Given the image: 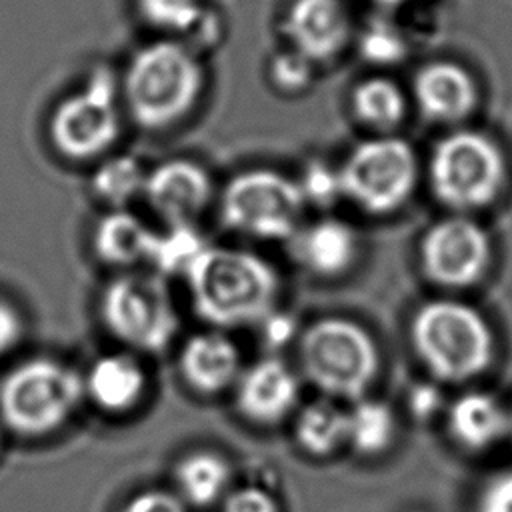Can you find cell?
Returning a JSON list of instances; mask_svg holds the SVG:
<instances>
[{
  "instance_id": "obj_15",
  "label": "cell",
  "mask_w": 512,
  "mask_h": 512,
  "mask_svg": "<svg viewBox=\"0 0 512 512\" xmlns=\"http://www.w3.org/2000/svg\"><path fill=\"white\" fill-rule=\"evenodd\" d=\"M182 380L200 394H218L236 384L240 352L236 344L216 330L192 334L178 356Z\"/></svg>"
},
{
  "instance_id": "obj_24",
  "label": "cell",
  "mask_w": 512,
  "mask_h": 512,
  "mask_svg": "<svg viewBox=\"0 0 512 512\" xmlns=\"http://www.w3.org/2000/svg\"><path fill=\"white\" fill-rule=\"evenodd\" d=\"M348 412L346 444L362 456H376L384 452L396 434L394 412L380 400L358 398Z\"/></svg>"
},
{
  "instance_id": "obj_8",
  "label": "cell",
  "mask_w": 512,
  "mask_h": 512,
  "mask_svg": "<svg viewBox=\"0 0 512 512\" xmlns=\"http://www.w3.org/2000/svg\"><path fill=\"white\" fill-rule=\"evenodd\" d=\"M120 84L108 66H98L80 90L64 96L48 122L54 148L70 160H90L120 136Z\"/></svg>"
},
{
  "instance_id": "obj_17",
  "label": "cell",
  "mask_w": 512,
  "mask_h": 512,
  "mask_svg": "<svg viewBox=\"0 0 512 512\" xmlns=\"http://www.w3.org/2000/svg\"><path fill=\"white\" fill-rule=\"evenodd\" d=\"M146 390V372L136 356L112 352L96 358L84 378V394L104 412L134 408Z\"/></svg>"
},
{
  "instance_id": "obj_23",
  "label": "cell",
  "mask_w": 512,
  "mask_h": 512,
  "mask_svg": "<svg viewBox=\"0 0 512 512\" xmlns=\"http://www.w3.org/2000/svg\"><path fill=\"white\" fill-rule=\"evenodd\" d=\"M352 110L362 124L386 132L402 122L406 98L394 80L372 76L352 90Z\"/></svg>"
},
{
  "instance_id": "obj_38",
  "label": "cell",
  "mask_w": 512,
  "mask_h": 512,
  "mask_svg": "<svg viewBox=\"0 0 512 512\" xmlns=\"http://www.w3.org/2000/svg\"><path fill=\"white\" fill-rule=\"evenodd\" d=\"M508 432L512 434V414H510V428H508Z\"/></svg>"
},
{
  "instance_id": "obj_29",
  "label": "cell",
  "mask_w": 512,
  "mask_h": 512,
  "mask_svg": "<svg viewBox=\"0 0 512 512\" xmlns=\"http://www.w3.org/2000/svg\"><path fill=\"white\" fill-rule=\"evenodd\" d=\"M360 54L372 64H394L406 54L404 38L382 20L370 22L358 40Z\"/></svg>"
},
{
  "instance_id": "obj_10",
  "label": "cell",
  "mask_w": 512,
  "mask_h": 512,
  "mask_svg": "<svg viewBox=\"0 0 512 512\" xmlns=\"http://www.w3.org/2000/svg\"><path fill=\"white\" fill-rule=\"evenodd\" d=\"M430 180L440 202L456 210L480 208L504 184L502 152L480 132H454L436 144Z\"/></svg>"
},
{
  "instance_id": "obj_26",
  "label": "cell",
  "mask_w": 512,
  "mask_h": 512,
  "mask_svg": "<svg viewBox=\"0 0 512 512\" xmlns=\"http://www.w3.org/2000/svg\"><path fill=\"white\" fill-rule=\"evenodd\" d=\"M206 248L194 224H172L152 238L148 262L162 274H184L196 256Z\"/></svg>"
},
{
  "instance_id": "obj_20",
  "label": "cell",
  "mask_w": 512,
  "mask_h": 512,
  "mask_svg": "<svg viewBox=\"0 0 512 512\" xmlns=\"http://www.w3.org/2000/svg\"><path fill=\"white\" fill-rule=\"evenodd\" d=\"M154 232L132 212L114 208L104 214L92 234L96 256L110 266H130L148 260Z\"/></svg>"
},
{
  "instance_id": "obj_3",
  "label": "cell",
  "mask_w": 512,
  "mask_h": 512,
  "mask_svg": "<svg viewBox=\"0 0 512 512\" xmlns=\"http://www.w3.org/2000/svg\"><path fill=\"white\" fill-rule=\"evenodd\" d=\"M84 378L54 358H30L0 382V418L20 436L58 430L84 398Z\"/></svg>"
},
{
  "instance_id": "obj_13",
  "label": "cell",
  "mask_w": 512,
  "mask_h": 512,
  "mask_svg": "<svg viewBox=\"0 0 512 512\" xmlns=\"http://www.w3.org/2000/svg\"><path fill=\"white\" fill-rule=\"evenodd\" d=\"M284 30L296 52L314 64L336 58L352 40V18L344 0H292Z\"/></svg>"
},
{
  "instance_id": "obj_2",
  "label": "cell",
  "mask_w": 512,
  "mask_h": 512,
  "mask_svg": "<svg viewBox=\"0 0 512 512\" xmlns=\"http://www.w3.org/2000/svg\"><path fill=\"white\" fill-rule=\"evenodd\" d=\"M206 84L200 54L184 40L158 38L130 58L120 96L130 118L144 130H164L186 118Z\"/></svg>"
},
{
  "instance_id": "obj_34",
  "label": "cell",
  "mask_w": 512,
  "mask_h": 512,
  "mask_svg": "<svg viewBox=\"0 0 512 512\" xmlns=\"http://www.w3.org/2000/svg\"><path fill=\"white\" fill-rule=\"evenodd\" d=\"M480 512H512V474L488 484L480 500Z\"/></svg>"
},
{
  "instance_id": "obj_28",
  "label": "cell",
  "mask_w": 512,
  "mask_h": 512,
  "mask_svg": "<svg viewBox=\"0 0 512 512\" xmlns=\"http://www.w3.org/2000/svg\"><path fill=\"white\" fill-rule=\"evenodd\" d=\"M296 182L304 202L316 208H330L344 198L338 168H330L324 162L306 164L300 180Z\"/></svg>"
},
{
  "instance_id": "obj_19",
  "label": "cell",
  "mask_w": 512,
  "mask_h": 512,
  "mask_svg": "<svg viewBox=\"0 0 512 512\" xmlns=\"http://www.w3.org/2000/svg\"><path fill=\"white\" fill-rule=\"evenodd\" d=\"M448 428L464 448L484 450L508 434L510 414L494 396L470 392L450 406Z\"/></svg>"
},
{
  "instance_id": "obj_36",
  "label": "cell",
  "mask_w": 512,
  "mask_h": 512,
  "mask_svg": "<svg viewBox=\"0 0 512 512\" xmlns=\"http://www.w3.org/2000/svg\"><path fill=\"white\" fill-rule=\"evenodd\" d=\"M440 402L442 398L438 390L432 386H416L410 394V408L420 418H426L432 412H436L440 408Z\"/></svg>"
},
{
  "instance_id": "obj_12",
  "label": "cell",
  "mask_w": 512,
  "mask_h": 512,
  "mask_svg": "<svg viewBox=\"0 0 512 512\" xmlns=\"http://www.w3.org/2000/svg\"><path fill=\"white\" fill-rule=\"evenodd\" d=\"M142 194L168 226L194 224L210 204L214 184L200 164L178 158L148 172Z\"/></svg>"
},
{
  "instance_id": "obj_7",
  "label": "cell",
  "mask_w": 512,
  "mask_h": 512,
  "mask_svg": "<svg viewBox=\"0 0 512 512\" xmlns=\"http://www.w3.org/2000/svg\"><path fill=\"white\" fill-rule=\"evenodd\" d=\"M104 328L122 344L142 350H164L176 330L178 314L168 286L160 276L120 274L100 296Z\"/></svg>"
},
{
  "instance_id": "obj_32",
  "label": "cell",
  "mask_w": 512,
  "mask_h": 512,
  "mask_svg": "<svg viewBox=\"0 0 512 512\" xmlns=\"http://www.w3.org/2000/svg\"><path fill=\"white\" fill-rule=\"evenodd\" d=\"M120 512H186L182 500L166 490H144L130 498Z\"/></svg>"
},
{
  "instance_id": "obj_16",
  "label": "cell",
  "mask_w": 512,
  "mask_h": 512,
  "mask_svg": "<svg viewBox=\"0 0 512 512\" xmlns=\"http://www.w3.org/2000/svg\"><path fill=\"white\" fill-rule=\"evenodd\" d=\"M414 98L422 114L452 122L464 118L476 104V84L458 64L432 62L414 78Z\"/></svg>"
},
{
  "instance_id": "obj_33",
  "label": "cell",
  "mask_w": 512,
  "mask_h": 512,
  "mask_svg": "<svg viewBox=\"0 0 512 512\" xmlns=\"http://www.w3.org/2000/svg\"><path fill=\"white\" fill-rule=\"evenodd\" d=\"M262 338L270 348H282L296 336V322L278 310H272L260 324Z\"/></svg>"
},
{
  "instance_id": "obj_37",
  "label": "cell",
  "mask_w": 512,
  "mask_h": 512,
  "mask_svg": "<svg viewBox=\"0 0 512 512\" xmlns=\"http://www.w3.org/2000/svg\"><path fill=\"white\" fill-rule=\"evenodd\" d=\"M374 2L380 4V6H398V4H404L408 0H374Z\"/></svg>"
},
{
  "instance_id": "obj_25",
  "label": "cell",
  "mask_w": 512,
  "mask_h": 512,
  "mask_svg": "<svg viewBox=\"0 0 512 512\" xmlns=\"http://www.w3.org/2000/svg\"><path fill=\"white\" fill-rule=\"evenodd\" d=\"M146 172L142 164L128 154L104 160L92 174L94 194L114 208H122L136 194L144 192Z\"/></svg>"
},
{
  "instance_id": "obj_22",
  "label": "cell",
  "mask_w": 512,
  "mask_h": 512,
  "mask_svg": "<svg viewBox=\"0 0 512 512\" xmlns=\"http://www.w3.org/2000/svg\"><path fill=\"white\" fill-rule=\"evenodd\" d=\"M180 496L192 506H210L222 498L230 482L228 462L208 450L184 456L174 472Z\"/></svg>"
},
{
  "instance_id": "obj_5",
  "label": "cell",
  "mask_w": 512,
  "mask_h": 512,
  "mask_svg": "<svg viewBox=\"0 0 512 512\" xmlns=\"http://www.w3.org/2000/svg\"><path fill=\"white\" fill-rule=\"evenodd\" d=\"M412 344L422 362L444 380H466L482 372L492 356L486 320L456 300H432L412 318Z\"/></svg>"
},
{
  "instance_id": "obj_11",
  "label": "cell",
  "mask_w": 512,
  "mask_h": 512,
  "mask_svg": "<svg viewBox=\"0 0 512 512\" xmlns=\"http://www.w3.org/2000/svg\"><path fill=\"white\" fill-rule=\"evenodd\" d=\"M422 268L442 286H468L476 282L490 260L486 232L468 218H446L434 224L422 240Z\"/></svg>"
},
{
  "instance_id": "obj_35",
  "label": "cell",
  "mask_w": 512,
  "mask_h": 512,
  "mask_svg": "<svg viewBox=\"0 0 512 512\" xmlns=\"http://www.w3.org/2000/svg\"><path fill=\"white\" fill-rule=\"evenodd\" d=\"M22 336V318L6 302L0 300V356L12 350Z\"/></svg>"
},
{
  "instance_id": "obj_1",
  "label": "cell",
  "mask_w": 512,
  "mask_h": 512,
  "mask_svg": "<svg viewBox=\"0 0 512 512\" xmlns=\"http://www.w3.org/2000/svg\"><path fill=\"white\" fill-rule=\"evenodd\" d=\"M184 276L196 316L210 326H252L276 310L280 278L258 254L206 246Z\"/></svg>"
},
{
  "instance_id": "obj_6",
  "label": "cell",
  "mask_w": 512,
  "mask_h": 512,
  "mask_svg": "<svg viewBox=\"0 0 512 512\" xmlns=\"http://www.w3.org/2000/svg\"><path fill=\"white\" fill-rule=\"evenodd\" d=\"M298 182L268 168L230 178L220 194V220L238 234L260 240L294 238L304 212Z\"/></svg>"
},
{
  "instance_id": "obj_27",
  "label": "cell",
  "mask_w": 512,
  "mask_h": 512,
  "mask_svg": "<svg viewBox=\"0 0 512 512\" xmlns=\"http://www.w3.org/2000/svg\"><path fill=\"white\" fill-rule=\"evenodd\" d=\"M136 8L146 24L184 40L210 10L204 0H136Z\"/></svg>"
},
{
  "instance_id": "obj_21",
  "label": "cell",
  "mask_w": 512,
  "mask_h": 512,
  "mask_svg": "<svg viewBox=\"0 0 512 512\" xmlns=\"http://www.w3.org/2000/svg\"><path fill=\"white\" fill-rule=\"evenodd\" d=\"M348 412L328 398L306 404L296 418L294 436L312 456H330L346 444Z\"/></svg>"
},
{
  "instance_id": "obj_30",
  "label": "cell",
  "mask_w": 512,
  "mask_h": 512,
  "mask_svg": "<svg viewBox=\"0 0 512 512\" xmlns=\"http://www.w3.org/2000/svg\"><path fill=\"white\" fill-rule=\"evenodd\" d=\"M314 62L296 52L294 48L278 52L270 62V80L272 84L286 92L296 94L306 90L314 80Z\"/></svg>"
},
{
  "instance_id": "obj_18",
  "label": "cell",
  "mask_w": 512,
  "mask_h": 512,
  "mask_svg": "<svg viewBox=\"0 0 512 512\" xmlns=\"http://www.w3.org/2000/svg\"><path fill=\"white\" fill-rule=\"evenodd\" d=\"M296 238V258L304 268L322 278L344 274L358 254V238L350 224L322 218L306 226Z\"/></svg>"
},
{
  "instance_id": "obj_4",
  "label": "cell",
  "mask_w": 512,
  "mask_h": 512,
  "mask_svg": "<svg viewBox=\"0 0 512 512\" xmlns=\"http://www.w3.org/2000/svg\"><path fill=\"white\" fill-rule=\"evenodd\" d=\"M300 368L310 384L332 398L358 400L378 374L380 356L372 336L356 322L322 318L298 340Z\"/></svg>"
},
{
  "instance_id": "obj_31",
  "label": "cell",
  "mask_w": 512,
  "mask_h": 512,
  "mask_svg": "<svg viewBox=\"0 0 512 512\" xmlns=\"http://www.w3.org/2000/svg\"><path fill=\"white\" fill-rule=\"evenodd\" d=\"M222 512H278V504L266 490L246 486L224 498Z\"/></svg>"
},
{
  "instance_id": "obj_9",
  "label": "cell",
  "mask_w": 512,
  "mask_h": 512,
  "mask_svg": "<svg viewBox=\"0 0 512 512\" xmlns=\"http://www.w3.org/2000/svg\"><path fill=\"white\" fill-rule=\"evenodd\" d=\"M342 196L368 214L398 210L414 190L418 164L412 146L396 136L358 142L338 168Z\"/></svg>"
},
{
  "instance_id": "obj_14",
  "label": "cell",
  "mask_w": 512,
  "mask_h": 512,
  "mask_svg": "<svg viewBox=\"0 0 512 512\" xmlns=\"http://www.w3.org/2000/svg\"><path fill=\"white\" fill-rule=\"evenodd\" d=\"M234 400L238 412L254 422L272 426L284 420L298 402L300 386L296 374L280 358L268 356L240 372Z\"/></svg>"
}]
</instances>
